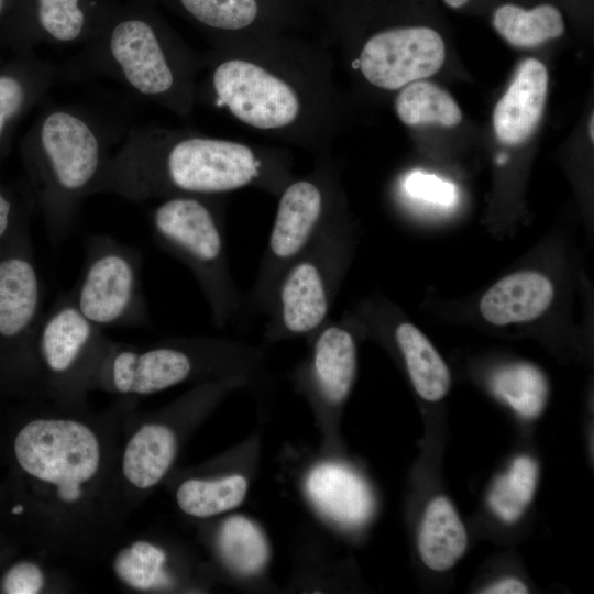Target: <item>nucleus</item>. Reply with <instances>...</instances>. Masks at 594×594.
<instances>
[{"label": "nucleus", "mask_w": 594, "mask_h": 594, "mask_svg": "<svg viewBox=\"0 0 594 594\" xmlns=\"http://www.w3.org/2000/svg\"><path fill=\"white\" fill-rule=\"evenodd\" d=\"M135 398L91 410L47 407L15 432L12 458L25 496L10 515L26 518L35 546L47 557L89 561L119 541L133 512L120 477V452Z\"/></svg>", "instance_id": "f257e3e1"}, {"label": "nucleus", "mask_w": 594, "mask_h": 594, "mask_svg": "<svg viewBox=\"0 0 594 594\" xmlns=\"http://www.w3.org/2000/svg\"><path fill=\"white\" fill-rule=\"evenodd\" d=\"M200 74L197 102L280 145L330 154L341 109L326 47L279 34L217 42Z\"/></svg>", "instance_id": "f03ea898"}, {"label": "nucleus", "mask_w": 594, "mask_h": 594, "mask_svg": "<svg viewBox=\"0 0 594 594\" xmlns=\"http://www.w3.org/2000/svg\"><path fill=\"white\" fill-rule=\"evenodd\" d=\"M290 151L284 145L250 143L188 129L135 127L110 155L92 195L141 202L257 189L277 197L295 176Z\"/></svg>", "instance_id": "7ed1b4c3"}, {"label": "nucleus", "mask_w": 594, "mask_h": 594, "mask_svg": "<svg viewBox=\"0 0 594 594\" xmlns=\"http://www.w3.org/2000/svg\"><path fill=\"white\" fill-rule=\"evenodd\" d=\"M92 35L70 66L109 77L130 92L187 119L197 105L200 55L144 16L118 19Z\"/></svg>", "instance_id": "20e7f679"}, {"label": "nucleus", "mask_w": 594, "mask_h": 594, "mask_svg": "<svg viewBox=\"0 0 594 594\" xmlns=\"http://www.w3.org/2000/svg\"><path fill=\"white\" fill-rule=\"evenodd\" d=\"M105 125L73 105L47 108L28 142V160L47 231L53 241L74 228L80 206L110 157Z\"/></svg>", "instance_id": "39448f33"}, {"label": "nucleus", "mask_w": 594, "mask_h": 594, "mask_svg": "<svg viewBox=\"0 0 594 594\" xmlns=\"http://www.w3.org/2000/svg\"><path fill=\"white\" fill-rule=\"evenodd\" d=\"M226 209L227 196L178 195L160 199L148 212L153 239L191 272L218 328L245 309L229 264Z\"/></svg>", "instance_id": "423d86ee"}, {"label": "nucleus", "mask_w": 594, "mask_h": 594, "mask_svg": "<svg viewBox=\"0 0 594 594\" xmlns=\"http://www.w3.org/2000/svg\"><path fill=\"white\" fill-rule=\"evenodd\" d=\"M266 248L246 308L267 315L284 271L309 246L327 222L343 207L338 170L330 154L315 157L312 168L294 176L278 194Z\"/></svg>", "instance_id": "0eeeda50"}, {"label": "nucleus", "mask_w": 594, "mask_h": 594, "mask_svg": "<svg viewBox=\"0 0 594 594\" xmlns=\"http://www.w3.org/2000/svg\"><path fill=\"white\" fill-rule=\"evenodd\" d=\"M350 245L342 207L282 274L265 316L266 339L310 337L329 319Z\"/></svg>", "instance_id": "6e6552de"}, {"label": "nucleus", "mask_w": 594, "mask_h": 594, "mask_svg": "<svg viewBox=\"0 0 594 594\" xmlns=\"http://www.w3.org/2000/svg\"><path fill=\"white\" fill-rule=\"evenodd\" d=\"M102 330L78 310L69 292L43 315L34 354L37 386L50 403L87 405L111 342Z\"/></svg>", "instance_id": "1a4fd4ad"}, {"label": "nucleus", "mask_w": 594, "mask_h": 594, "mask_svg": "<svg viewBox=\"0 0 594 594\" xmlns=\"http://www.w3.org/2000/svg\"><path fill=\"white\" fill-rule=\"evenodd\" d=\"M233 352V343L211 338L173 339L145 346L111 340L96 389L120 398L156 394L210 373Z\"/></svg>", "instance_id": "9d476101"}, {"label": "nucleus", "mask_w": 594, "mask_h": 594, "mask_svg": "<svg viewBox=\"0 0 594 594\" xmlns=\"http://www.w3.org/2000/svg\"><path fill=\"white\" fill-rule=\"evenodd\" d=\"M85 264L69 294L78 310L97 327H142L150 322L142 286V254L105 235H89Z\"/></svg>", "instance_id": "9b49d317"}, {"label": "nucleus", "mask_w": 594, "mask_h": 594, "mask_svg": "<svg viewBox=\"0 0 594 594\" xmlns=\"http://www.w3.org/2000/svg\"><path fill=\"white\" fill-rule=\"evenodd\" d=\"M444 58L443 40L435 30L398 26L366 37L350 65L369 86L396 91L436 74Z\"/></svg>", "instance_id": "f8f14e48"}, {"label": "nucleus", "mask_w": 594, "mask_h": 594, "mask_svg": "<svg viewBox=\"0 0 594 594\" xmlns=\"http://www.w3.org/2000/svg\"><path fill=\"white\" fill-rule=\"evenodd\" d=\"M42 282L31 254L0 258V340L20 344L35 363V338L43 317ZM36 366V363H35Z\"/></svg>", "instance_id": "ddd939ff"}, {"label": "nucleus", "mask_w": 594, "mask_h": 594, "mask_svg": "<svg viewBox=\"0 0 594 594\" xmlns=\"http://www.w3.org/2000/svg\"><path fill=\"white\" fill-rule=\"evenodd\" d=\"M311 338L308 378L314 392L330 405H340L353 386L358 349L348 322L328 319Z\"/></svg>", "instance_id": "4468645a"}, {"label": "nucleus", "mask_w": 594, "mask_h": 594, "mask_svg": "<svg viewBox=\"0 0 594 594\" xmlns=\"http://www.w3.org/2000/svg\"><path fill=\"white\" fill-rule=\"evenodd\" d=\"M547 87L546 66L535 58L522 61L494 109L493 125L499 141L516 145L535 132L543 113Z\"/></svg>", "instance_id": "2eb2a0df"}, {"label": "nucleus", "mask_w": 594, "mask_h": 594, "mask_svg": "<svg viewBox=\"0 0 594 594\" xmlns=\"http://www.w3.org/2000/svg\"><path fill=\"white\" fill-rule=\"evenodd\" d=\"M306 490L323 516L344 527L365 524L374 512L367 483L340 463L324 462L314 468L307 476Z\"/></svg>", "instance_id": "dca6fc26"}, {"label": "nucleus", "mask_w": 594, "mask_h": 594, "mask_svg": "<svg viewBox=\"0 0 594 594\" xmlns=\"http://www.w3.org/2000/svg\"><path fill=\"white\" fill-rule=\"evenodd\" d=\"M554 296V288L546 275L535 271L509 274L482 296V317L495 326L530 321L543 314Z\"/></svg>", "instance_id": "f3484780"}, {"label": "nucleus", "mask_w": 594, "mask_h": 594, "mask_svg": "<svg viewBox=\"0 0 594 594\" xmlns=\"http://www.w3.org/2000/svg\"><path fill=\"white\" fill-rule=\"evenodd\" d=\"M179 7L205 29L212 43L273 35L264 23L260 0H177Z\"/></svg>", "instance_id": "a211bd4d"}, {"label": "nucleus", "mask_w": 594, "mask_h": 594, "mask_svg": "<svg viewBox=\"0 0 594 594\" xmlns=\"http://www.w3.org/2000/svg\"><path fill=\"white\" fill-rule=\"evenodd\" d=\"M468 535L451 502L438 496L427 506L418 536L421 561L433 571L451 569L464 554Z\"/></svg>", "instance_id": "6ab92c4d"}, {"label": "nucleus", "mask_w": 594, "mask_h": 594, "mask_svg": "<svg viewBox=\"0 0 594 594\" xmlns=\"http://www.w3.org/2000/svg\"><path fill=\"white\" fill-rule=\"evenodd\" d=\"M393 336L418 395L428 402L442 399L450 388V372L429 339L407 321L395 324Z\"/></svg>", "instance_id": "aec40b11"}, {"label": "nucleus", "mask_w": 594, "mask_h": 594, "mask_svg": "<svg viewBox=\"0 0 594 594\" xmlns=\"http://www.w3.org/2000/svg\"><path fill=\"white\" fill-rule=\"evenodd\" d=\"M248 481L240 474L207 479L189 477L176 488L178 508L194 518H210L238 507L245 498Z\"/></svg>", "instance_id": "412c9836"}, {"label": "nucleus", "mask_w": 594, "mask_h": 594, "mask_svg": "<svg viewBox=\"0 0 594 594\" xmlns=\"http://www.w3.org/2000/svg\"><path fill=\"white\" fill-rule=\"evenodd\" d=\"M218 550L228 569L243 576L258 573L270 559V544L264 532L241 515L229 517L220 526Z\"/></svg>", "instance_id": "4be33fe9"}, {"label": "nucleus", "mask_w": 594, "mask_h": 594, "mask_svg": "<svg viewBox=\"0 0 594 594\" xmlns=\"http://www.w3.org/2000/svg\"><path fill=\"white\" fill-rule=\"evenodd\" d=\"M167 553L158 544L139 539L124 544L113 559L118 580L134 591L166 590L174 581L166 570Z\"/></svg>", "instance_id": "5701e85b"}, {"label": "nucleus", "mask_w": 594, "mask_h": 594, "mask_svg": "<svg viewBox=\"0 0 594 594\" xmlns=\"http://www.w3.org/2000/svg\"><path fill=\"white\" fill-rule=\"evenodd\" d=\"M496 31L513 46L534 47L559 37L564 32L561 13L552 6L541 4L531 10L505 4L493 18Z\"/></svg>", "instance_id": "b1692460"}, {"label": "nucleus", "mask_w": 594, "mask_h": 594, "mask_svg": "<svg viewBox=\"0 0 594 594\" xmlns=\"http://www.w3.org/2000/svg\"><path fill=\"white\" fill-rule=\"evenodd\" d=\"M56 72L51 63L32 59L18 73L0 74V143L9 125L48 90Z\"/></svg>", "instance_id": "393cba45"}, {"label": "nucleus", "mask_w": 594, "mask_h": 594, "mask_svg": "<svg viewBox=\"0 0 594 594\" xmlns=\"http://www.w3.org/2000/svg\"><path fill=\"white\" fill-rule=\"evenodd\" d=\"M395 98V111L399 120L409 127L439 123L454 127L462 113L454 99L440 87L428 81H414L403 88Z\"/></svg>", "instance_id": "a878e982"}, {"label": "nucleus", "mask_w": 594, "mask_h": 594, "mask_svg": "<svg viewBox=\"0 0 594 594\" xmlns=\"http://www.w3.org/2000/svg\"><path fill=\"white\" fill-rule=\"evenodd\" d=\"M493 393L526 419L538 417L543 410L548 384L539 369L527 363L506 365L491 380Z\"/></svg>", "instance_id": "bb28decb"}, {"label": "nucleus", "mask_w": 594, "mask_h": 594, "mask_svg": "<svg viewBox=\"0 0 594 594\" xmlns=\"http://www.w3.org/2000/svg\"><path fill=\"white\" fill-rule=\"evenodd\" d=\"M537 480L536 461L527 455L516 458L492 486L488 504L493 513L506 524L517 521L534 497Z\"/></svg>", "instance_id": "cd10ccee"}, {"label": "nucleus", "mask_w": 594, "mask_h": 594, "mask_svg": "<svg viewBox=\"0 0 594 594\" xmlns=\"http://www.w3.org/2000/svg\"><path fill=\"white\" fill-rule=\"evenodd\" d=\"M38 33L47 42L70 44L88 38V20L81 0H36Z\"/></svg>", "instance_id": "c85d7f7f"}, {"label": "nucleus", "mask_w": 594, "mask_h": 594, "mask_svg": "<svg viewBox=\"0 0 594 594\" xmlns=\"http://www.w3.org/2000/svg\"><path fill=\"white\" fill-rule=\"evenodd\" d=\"M65 588L66 581L57 572L33 560L12 564L0 581V590L4 594L56 593Z\"/></svg>", "instance_id": "c756f323"}, {"label": "nucleus", "mask_w": 594, "mask_h": 594, "mask_svg": "<svg viewBox=\"0 0 594 594\" xmlns=\"http://www.w3.org/2000/svg\"><path fill=\"white\" fill-rule=\"evenodd\" d=\"M402 189L411 199L437 206L449 207L457 200L453 184L420 170L407 174L402 182Z\"/></svg>", "instance_id": "7c9ffc66"}, {"label": "nucleus", "mask_w": 594, "mask_h": 594, "mask_svg": "<svg viewBox=\"0 0 594 594\" xmlns=\"http://www.w3.org/2000/svg\"><path fill=\"white\" fill-rule=\"evenodd\" d=\"M481 593L485 594H526L528 593V587L518 579L508 578L501 580L487 587H485Z\"/></svg>", "instance_id": "2f4dec72"}, {"label": "nucleus", "mask_w": 594, "mask_h": 594, "mask_svg": "<svg viewBox=\"0 0 594 594\" xmlns=\"http://www.w3.org/2000/svg\"><path fill=\"white\" fill-rule=\"evenodd\" d=\"M13 210L12 200L0 189V244L6 240L12 228Z\"/></svg>", "instance_id": "473e14b6"}, {"label": "nucleus", "mask_w": 594, "mask_h": 594, "mask_svg": "<svg viewBox=\"0 0 594 594\" xmlns=\"http://www.w3.org/2000/svg\"><path fill=\"white\" fill-rule=\"evenodd\" d=\"M444 2L451 8H460L468 2V0H444Z\"/></svg>", "instance_id": "72a5a7b5"}, {"label": "nucleus", "mask_w": 594, "mask_h": 594, "mask_svg": "<svg viewBox=\"0 0 594 594\" xmlns=\"http://www.w3.org/2000/svg\"><path fill=\"white\" fill-rule=\"evenodd\" d=\"M593 123H594V118L593 116L591 117V120H590V125H588V133H590V138H591V141L593 142V139H594V133H593Z\"/></svg>", "instance_id": "f704fd0d"}, {"label": "nucleus", "mask_w": 594, "mask_h": 594, "mask_svg": "<svg viewBox=\"0 0 594 594\" xmlns=\"http://www.w3.org/2000/svg\"><path fill=\"white\" fill-rule=\"evenodd\" d=\"M3 1H4V0H0V13H1L2 8H3Z\"/></svg>", "instance_id": "c9c22d12"}]
</instances>
